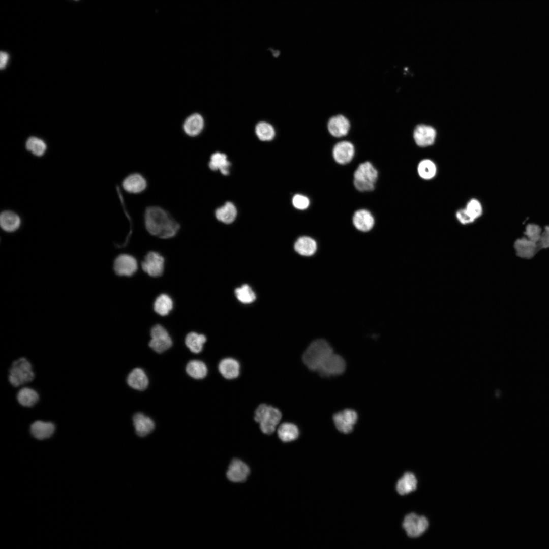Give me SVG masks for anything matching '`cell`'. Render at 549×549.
<instances>
[{"label": "cell", "instance_id": "1", "mask_svg": "<svg viewBox=\"0 0 549 549\" xmlns=\"http://www.w3.org/2000/svg\"><path fill=\"white\" fill-rule=\"evenodd\" d=\"M144 223L150 234L162 239L173 237L179 229V224L166 210L158 206L147 208Z\"/></svg>", "mask_w": 549, "mask_h": 549}, {"label": "cell", "instance_id": "2", "mask_svg": "<svg viewBox=\"0 0 549 549\" xmlns=\"http://www.w3.org/2000/svg\"><path fill=\"white\" fill-rule=\"evenodd\" d=\"M353 183L355 188L360 192L374 190L379 178L377 168L370 161L360 163L353 173Z\"/></svg>", "mask_w": 549, "mask_h": 549}, {"label": "cell", "instance_id": "3", "mask_svg": "<svg viewBox=\"0 0 549 549\" xmlns=\"http://www.w3.org/2000/svg\"><path fill=\"white\" fill-rule=\"evenodd\" d=\"M332 353V347L326 340L317 339L306 349L302 355V360L309 369L317 371L323 361Z\"/></svg>", "mask_w": 549, "mask_h": 549}, {"label": "cell", "instance_id": "4", "mask_svg": "<svg viewBox=\"0 0 549 549\" xmlns=\"http://www.w3.org/2000/svg\"><path fill=\"white\" fill-rule=\"evenodd\" d=\"M281 417L279 409L265 404L260 405L255 412V420L259 424L261 431L268 435L275 431Z\"/></svg>", "mask_w": 549, "mask_h": 549}, {"label": "cell", "instance_id": "5", "mask_svg": "<svg viewBox=\"0 0 549 549\" xmlns=\"http://www.w3.org/2000/svg\"><path fill=\"white\" fill-rule=\"evenodd\" d=\"M35 376L31 363L21 357L12 362L9 370L8 380L12 386L17 387L32 382Z\"/></svg>", "mask_w": 549, "mask_h": 549}, {"label": "cell", "instance_id": "6", "mask_svg": "<svg viewBox=\"0 0 549 549\" xmlns=\"http://www.w3.org/2000/svg\"><path fill=\"white\" fill-rule=\"evenodd\" d=\"M429 522L424 516L411 513L407 515L403 523V527L407 535L411 538L421 536L427 530Z\"/></svg>", "mask_w": 549, "mask_h": 549}, {"label": "cell", "instance_id": "7", "mask_svg": "<svg viewBox=\"0 0 549 549\" xmlns=\"http://www.w3.org/2000/svg\"><path fill=\"white\" fill-rule=\"evenodd\" d=\"M151 339L149 347L155 352L161 353L170 348L172 341L166 329L160 324L154 326L150 331Z\"/></svg>", "mask_w": 549, "mask_h": 549}, {"label": "cell", "instance_id": "8", "mask_svg": "<svg viewBox=\"0 0 549 549\" xmlns=\"http://www.w3.org/2000/svg\"><path fill=\"white\" fill-rule=\"evenodd\" d=\"M346 368L344 359L339 355L332 353L320 364L317 371L323 377H330L342 374Z\"/></svg>", "mask_w": 549, "mask_h": 549}, {"label": "cell", "instance_id": "9", "mask_svg": "<svg viewBox=\"0 0 549 549\" xmlns=\"http://www.w3.org/2000/svg\"><path fill=\"white\" fill-rule=\"evenodd\" d=\"M357 419V413L350 409L340 411L333 416L336 427L340 432L344 434L349 433L353 430Z\"/></svg>", "mask_w": 549, "mask_h": 549}, {"label": "cell", "instance_id": "10", "mask_svg": "<svg viewBox=\"0 0 549 549\" xmlns=\"http://www.w3.org/2000/svg\"><path fill=\"white\" fill-rule=\"evenodd\" d=\"M355 152V147L352 143L348 141H342L334 145L332 156L336 163L345 165L352 161Z\"/></svg>", "mask_w": 549, "mask_h": 549}, {"label": "cell", "instance_id": "11", "mask_svg": "<svg viewBox=\"0 0 549 549\" xmlns=\"http://www.w3.org/2000/svg\"><path fill=\"white\" fill-rule=\"evenodd\" d=\"M164 259L159 253L154 251L148 252L142 262L141 266L144 272L154 277L162 275L164 270Z\"/></svg>", "mask_w": 549, "mask_h": 549}, {"label": "cell", "instance_id": "12", "mask_svg": "<svg viewBox=\"0 0 549 549\" xmlns=\"http://www.w3.org/2000/svg\"><path fill=\"white\" fill-rule=\"evenodd\" d=\"M354 227L361 232L372 230L375 224V219L372 213L367 209L360 208L354 211L352 217Z\"/></svg>", "mask_w": 549, "mask_h": 549}, {"label": "cell", "instance_id": "13", "mask_svg": "<svg viewBox=\"0 0 549 549\" xmlns=\"http://www.w3.org/2000/svg\"><path fill=\"white\" fill-rule=\"evenodd\" d=\"M136 259L128 254H121L117 257L114 262V270L119 276H131L137 270Z\"/></svg>", "mask_w": 549, "mask_h": 549}, {"label": "cell", "instance_id": "14", "mask_svg": "<svg viewBox=\"0 0 549 549\" xmlns=\"http://www.w3.org/2000/svg\"><path fill=\"white\" fill-rule=\"evenodd\" d=\"M250 473L248 466L239 459H233L230 464L226 473L228 480L233 482L245 481Z\"/></svg>", "mask_w": 549, "mask_h": 549}, {"label": "cell", "instance_id": "15", "mask_svg": "<svg viewBox=\"0 0 549 549\" xmlns=\"http://www.w3.org/2000/svg\"><path fill=\"white\" fill-rule=\"evenodd\" d=\"M436 135L435 130L432 127L425 125L417 126L413 133V137L416 143L421 147L433 144L435 141Z\"/></svg>", "mask_w": 549, "mask_h": 549}, {"label": "cell", "instance_id": "16", "mask_svg": "<svg viewBox=\"0 0 549 549\" xmlns=\"http://www.w3.org/2000/svg\"><path fill=\"white\" fill-rule=\"evenodd\" d=\"M350 127L349 120L342 115H337L331 117L327 123L329 133L337 138L346 136L349 131Z\"/></svg>", "mask_w": 549, "mask_h": 549}, {"label": "cell", "instance_id": "17", "mask_svg": "<svg viewBox=\"0 0 549 549\" xmlns=\"http://www.w3.org/2000/svg\"><path fill=\"white\" fill-rule=\"evenodd\" d=\"M204 127V120L199 113H194L189 115L184 120L182 129L184 133L190 137L199 135Z\"/></svg>", "mask_w": 549, "mask_h": 549}, {"label": "cell", "instance_id": "18", "mask_svg": "<svg viewBox=\"0 0 549 549\" xmlns=\"http://www.w3.org/2000/svg\"><path fill=\"white\" fill-rule=\"evenodd\" d=\"M514 247L517 256L527 259L533 257L539 248L537 243L526 237L516 239Z\"/></svg>", "mask_w": 549, "mask_h": 549}, {"label": "cell", "instance_id": "19", "mask_svg": "<svg viewBox=\"0 0 549 549\" xmlns=\"http://www.w3.org/2000/svg\"><path fill=\"white\" fill-rule=\"evenodd\" d=\"M55 426L50 421L36 420L30 425V432L32 435L38 440L49 438L54 433Z\"/></svg>", "mask_w": 549, "mask_h": 549}, {"label": "cell", "instance_id": "20", "mask_svg": "<svg viewBox=\"0 0 549 549\" xmlns=\"http://www.w3.org/2000/svg\"><path fill=\"white\" fill-rule=\"evenodd\" d=\"M147 186L145 179L138 173L131 174L127 176L123 181L124 190L130 193H139L143 191Z\"/></svg>", "mask_w": 549, "mask_h": 549}, {"label": "cell", "instance_id": "21", "mask_svg": "<svg viewBox=\"0 0 549 549\" xmlns=\"http://www.w3.org/2000/svg\"><path fill=\"white\" fill-rule=\"evenodd\" d=\"M133 424L137 435L144 437L150 433L154 429V421L148 417L141 413L135 414L133 417Z\"/></svg>", "mask_w": 549, "mask_h": 549}, {"label": "cell", "instance_id": "22", "mask_svg": "<svg viewBox=\"0 0 549 549\" xmlns=\"http://www.w3.org/2000/svg\"><path fill=\"white\" fill-rule=\"evenodd\" d=\"M127 382L129 386L138 390H145L148 385V379L146 374L139 368L134 369L130 373Z\"/></svg>", "mask_w": 549, "mask_h": 549}, {"label": "cell", "instance_id": "23", "mask_svg": "<svg viewBox=\"0 0 549 549\" xmlns=\"http://www.w3.org/2000/svg\"><path fill=\"white\" fill-rule=\"evenodd\" d=\"M295 251L300 255L311 256L317 250V243L313 238L303 236L298 238L294 246Z\"/></svg>", "mask_w": 549, "mask_h": 549}, {"label": "cell", "instance_id": "24", "mask_svg": "<svg viewBox=\"0 0 549 549\" xmlns=\"http://www.w3.org/2000/svg\"><path fill=\"white\" fill-rule=\"evenodd\" d=\"M218 368L221 374L227 379L236 378L239 374V363L233 358L222 359L219 363Z\"/></svg>", "mask_w": 549, "mask_h": 549}, {"label": "cell", "instance_id": "25", "mask_svg": "<svg viewBox=\"0 0 549 549\" xmlns=\"http://www.w3.org/2000/svg\"><path fill=\"white\" fill-rule=\"evenodd\" d=\"M417 480L415 475L407 472L397 482L396 490L401 495H404L414 491L417 488Z\"/></svg>", "mask_w": 549, "mask_h": 549}, {"label": "cell", "instance_id": "26", "mask_svg": "<svg viewBox=\"0 0 549 549\" xmlns=\"http://www.w3.org/2000/svg\"><path fill=\"white\" fill-rule=\"evenodd\" d=\"M16 399L22 406L32 407L39 402L40 397L38 392L34 389L23 387L17 392Z\"/></svg>", "mask_w": 549, "mask_h": 549}, {"label": "cell", "instance_id": "27", "mask_svg": "<svg viewBox=\"0 0 549 549\" xmlns=\"http://www.w3.org/2000/svg\"><path fill=\"white\" fill-rule=\"evenodd\" d=\"M21 220L16 213L11 211H4L0 216L1 228L7 232H13L20 226Z\"/></svg>", "mask_w": 549, "mask_h": 549}, {"label": "cell", "instance_id": "28", "mask_svg": "<svg viewBox=\"0 0 549 549\" xmlns=\"http://www.w3.org/2000/svg\"><path fill=\"white\" fill-rule=\"evenodd\" d=\"M208 165L210 169L216 171L219 170L224 175L229 174L230 163L227 159V155L224 153L216 152L212 154Z\"/></svg>", "mask_w": 549, "mask_h": 549}, {"label": "cell", "instance_id": "29", "mask_svg": "<svg viewBox=\"0 0 549 549\" xmlns=\"http://www.w3.org/2000/svg\"><path fill=\"white\" fill-rule=\"evenodd\" d=\"M215 215L219 221L226 224H230L235 219L237 210L232 203L227 202L224 205L217 209Z\"/></svg>", "mask_w": 549, "mask_h": 549}, {"label": "cell", "instance_id": "30", "mask_svg": "<svg viewBox=\"0 0 549 549\" xmlns=\"http://www.w3.org/2000/svg\"><path fill=\"white\" fill-rule=\"evenodd\" d=\"M280 439L284 442H289L296 440L299 436V430L297 426L291 423L281 424L277 430Z\"/></svg>", "mask_w": 549, "mask_h": 549}, {"label": "cell", "instance_id": "31", "mask_svg": "<svg viewBox=\"0 0 549 549\" xmlns=\"http://www.w3.org/2000/svg\"><path fill=\"white\" fill-rule=\"evenodd\" d=\"M206 341V338L204 335L195 332L189 333L185 338L186 345L194 353H199L202 350Z\"/></svg>", "mask_w": 549, "mask_h": 549}, {"label": "cell", "instance_id": "32", "mask_svg": "<svg viewBox=\"0 0 549 549\" xmlns=\"http://www.w3.org/2000/svg\"><path fill=\"white\" fill-rule=\"evenodd\" d=\"M186 371L191 377L196 379H203L207 374V368L204 362L199 360H191L187 364Z\"/></svg>", "mask_w": 549, "mask_h": 549}, {"label": "cell", "instance_id": "33", "mask_svg": "<svg viewBox=\"0 0 549 549\" xmlns=\"http://www.w3.org/2000/svg\"><path fill=\"white\" fill-rule=\"evenodd\" d=\"M173 306L171 297L166 294H162L156 298L154 308L157 314L161 316H166L172 310Z\"/></svg>", "mask_w": 549, "mask_h": 549}, {"label": "cell", "instance_id": "34", "mask_svg": "<svg viewBox=\"0 0 549 549\" xmlns=\"http://www.w3.org/2000/svg\"><path fill=\"white\" fill-rule=\"evenodd\" d=\"M255 131L257 137L263 141L272 140L276 135L273 127L266 121H260L257 123L255 126Z\"/></svg>", "mask_w": 549, "mask_h": 549}, {"label": "cell", "instance_id": "35", "mask_svg": "<svg viewBox=\"0 0 549 549\" xmlns=\"http://www.w3.org/2000/svg\"><path fill=\"white\" fill-rule=\"evenodd\" d=\"M417 171L420 177L424 179L433 178L436 175L437 169L434 163L430 160H422L418 164Z\"/></svg>", "mask_w": 549, "mask_h": 549}, {"label": "cell", "instance_id": "36", "mask_svg": "<svg viewBox=\"0 0 549 549\" xmlns=\"http://www.w3.org/2000/svg\"><path fill=\"white\" fill-rule=\"evenodd\" d=\"M235 294L237 299L245 304L252 303L256 298L255 292L247 284H243L240 287L236 288Z\"/></svg>", "mask_w": 549, "mask_h": 549}, {"label": "cell", "instance_id": "37", "mask_svg": "<svg viewBox=\"0 0 549 549\" xmlns=\"http://www.w3.org/2000/svg\"><path fill=\"white\" fill-rule=\"evenodd\" d=\"M26 149L37 156H41L45 153L46 145L42 139L35 137H29L26 142Z\"/></svg>", "mask_w": 549, "mask_h": 549}, {"label": "cell", "instance_id": "38", "mask_svg": "<svg viewBox=\"0 0 549 549\" xmlns=\"http://www.w3.org/2000/svg\"><path fill=\"white\" fill-rule=\"evenodd\" d=\"M542 233L541 228L535 224H529L525 228L524 234L529 239L538 243Z\"/></svg>", "mask_w": 549, "mask_h": 549}, {"label": "cell", "instance_id": "39", "mask_svg": "<svg viewBox=\"0 0 549 549\" xmlns=\"http://www.w3.org/2000/svg\"><path fill=\"white\" fill-rule=\"evenodd\" d=\"M466 210L474 220L479 217L482 212V206L478 200L471 199L467 204Z\"/></svg>", "mask_w": 549, "mask_h": 549}, {"label": "cell", "instance_id": "40", "mask_svg": "<svg viewBox=\"0 0 549 549\" xmlns=\"http://www.w3.org/2000/svg\"><path fill=\"white\" fill-rule=\"evenodd\" d=\"M292 204L297 209L305 210L309 207L310 201L309 198L306 196L297 194L292 198Z\"/></svg>", "mask_w": 549, "mask_h": 549}, {"label": "cell", "instance_id": "41", "mask_svg": "<svg viewBox=\"0 0 549 549\" xmlns=\"http://www.w3.org/2000/svg\"><path fill=\"white\" fill-rule=\"evenodd\" d=\"M456 217L459 222L463 224L471 223L475 221L465 208L459 210L456 213Z\"/></svg>", "mask_w": 549, "mask_h": 549}, {"label": "cell", "instance_id": "42", "mask_svg": "<svg viewBox=\"0 0 549 549\" xmlns=\"http://www.w3.org/2000/svg\"><path fill=\"white\" fill-rule=\"evenodd\" d=\"M539 248H549V227L546 226L544 231L542 232L540 239L538 242Z\"/></svg>", "mask_w": 549, "mask_h": 549}, {"label": "cell", "instance_id": "43", "mask_svg": "<svg viewBox=\"0 0 549 549\" xmlns=\"http://www.w3.org/2000/svg\"><path fill=\"white\" fill-rule=\"evenodd\" d=\"M0 58H1L0 67H1V69H3L5 68V67H6V66L7 63H8V59H9V55L7 53H6L5 52L2 51V52H1Z\"/></svg>", "mask_w": 549, "mask_h": 549}, {"label": "cell", "instance_id": "44", "mask_svg": "<svg viewBox=\"0 0 549 549\" xmlns=\"http://www.w3.org/2000/svg\"><path fill=\"white\" fill-rule=\"evenodd\" d=\"M548 227H549V225H548Z\"/></svg>", "mask_w": 549, "mask_h": 549}]
</instances>
